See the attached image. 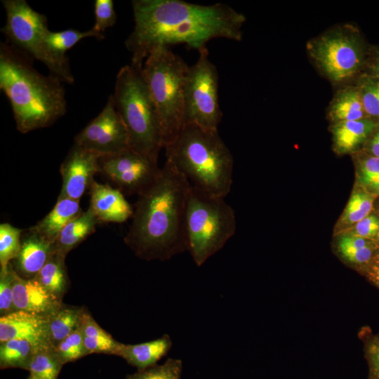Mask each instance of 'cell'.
<instances>
[{
    "label": "cell",
    "mask_w": 379,
    "mask_h": 379,
    "mask_svg": "<svg viewBox=\"0 0 379 379\" xmlns=\"http://www.w3.org/2000/svg\"><path fill=\"white\" fill-rule=\"evenodd\" d=\"M15 310L50 315L62 305L61 299L46 290L36 278L25 279L13 268Z\"/></svg>",
    "instance_id": "obj_15"
},
{
    "label": "cell",
    "mask_w": 379,
    "mask_h": 379,
    "mask_svg": "<svg viewBox=\"0 0 379 379\" xmlns=\"http://www.w3.org/2000/svg\"><path fill=\"white\" fill-rule=\"evenodd\" d=\"M0 344L1 368H20L28 370L37 345L22 339H13Z\"/></svg>",
    "instance_id": "obj_30"
},
{
    "label": "cell",
    "mask_w": 379,
    "mask_h": 379,
    "mask_svg": "<svg viewBox=\"0 0 379 379\" xmlns=\"http://www.w3.org/2000/svg\"><path fill=\"white\" fill-rule=\"evenodd\" d=\"M100 173L123 194L138 195L159 175L161 168L131 147L100 157Z\"/></svg>",
    "instance_id": "obj_11"
},
{
    "label": "cell",
    "mask_w": 379,
    "mask_h": 379,
    "mask_svg": "<svg viewBox=\"0 0 379 379\" xmlns=\"http://www.w3.org/2000/svg\"><path fill=\"white\" fill-rule=\"evenodd\" d=\"M74 141L75 144L101 156L130 147L128 134L112 95L99 114L75 136Z\"/></svg>",
    "instance_id": "obj_12"
},
{
    "label": "cell",
    "mask_w": 379,
    "mask_h": 379,
    "mask_svg": "<svg viewBox=\"0 0 379 379\" xmlns=\"http://www.w3.org/2000/svg\"><path fill=\"white\" fill-rule=\"evenodd\" d=\"M370 44L352 24L334 26L306 44L318 71L338 87L354 84L365 72Z\"/></svg>",
    "instance_id": "obj_7"
},
{
    "label": "cell",
    "mask_w": 379,
    "mask_h": 379,
    "mask_svg": "<svg viewBox=\"0 0 379 379\" xmlns=\"http://www.w3.org/2000/svg\"><path fill=\"white\" fill-rule=\"evenodd\" d=\"M191 184L168 160L138 195L124 241L140 258L165 260L187 251L185 213Z\"/></svg>",
    "instance_id": "obj_2"
},
{
    "label": "cell",
    "mask_w": 379,
    "mask_h": 379,
    "mask_svg": "<svg viewBox=\"0 0 379 379\" xmlns=\"http://www.w3.org/2000/svg\"><path fill=\"white\" fill-rule=\"evenodd\" d=\"M171 346L169 335L165 334L157 339L139 344L119 343L116 355L122 357L138 370H143L156 365L167 354Z\"/></svg>",
    "instance_id": "obj_21"
},
{
    "label": "cell",
    "mask_w": 379,
    "mask_h": 379,
    "mask_svg": "<svg viewBox=\"0 0 379 379\" xmlns=\"http://www.w3.org/2000/svg\"><path fill=\"white\" fill-rule=\"evenodd\" d=\"M376 199L377 197L354 185L347 204L335 225L333 236L344 232L371 213Z\"/></svg>",
    "instance_id": "obj_24"
},
{
    "label": "cell",
    "mask_w": 379,
    "mask_h": 379,
    "mask_svg": "<svg viewBox=\"0 0 379 379\" xmlns=\"http://www.w3.org/2000/svg\"><path fill=\"white\" fill-rule=\"evenodd\" d=\"M358 335L364 345L368 368V379H379V332L373 333L369 327L364 326Z\"/></svg>",
    "instance_id": "obj_33"
},
{
    "label": "cell",
    "mask_w": 379,
    "mask_h": 379,
    "mask_svg": "<svg viewBox=\"0 0 379 379\" xmlns=\"http://www.w3.org/2000/svg\"><path fill=\"white\" fill-rule=\"evenodd\" d=\"M79 328L88 354L104 353L116 355L119 342L102 329L84 309L81 315Z\"/></svg>",
    "instance_id": "obj_25"
},
{
    "label": "cell",
    "mask_w": 379,
    "mask_h": 379,
    "mask_svg": "<svg viewBox=\"0 0 379 379\" xmlns=\"http://www.w3.org/2000/svg\"><path fill=\"white\" fill-rule=\"evenodd\" d=\"M355 83L360 89L367 117L379 121V81L363 74Z\"/></svg>",
    "instance_id": "obj_34"
},
{
    "label": "cell",
    "mask_w": 379,
    "mask_h": 379,
    "mask_svg": "<svg viewBox=\"0 0 379 379\" xmlns=\"http://www.w3.org/2000/svg\"><path fill=\"white\" fill-rule=\"evenodd\" d=\"M361 149L370 155L379 158V128L370 135Z\"/></svg>",
    "instance_id": "obj_42"
},
{
    "label": "cell",
    "mask_w": 379,
    "mask_h": 379,
    "mask_svg": "<svg viewBox=\"0 0 379 379\" xmlns=\"http://www.w3.org/2000/svg\"><path fill=\"white\" fill-rule=\"evenodd\" d=\"M94 31L102 33L113 27L117 22V15L112 0H95L94 3Z\"/></svg>",
    "instance_id": "obj_38"
},
{
    "label": "cell",
    "mask_w": 379,
    "mask_h": 379,
    "mask_svg": "<svg viewBox=\"0 0 379 379\" xmlns=\"http://www.w3.org/2000/svg\"><path fill=\"white\" fill-rule=\"evenodd\" d=\"M89 194L88 208L99 222L123 223L132 218L133 206L119 189L94 180Z\"/></svg>",
    "instance_id": "obj_16"
},
{
    "label": "cell",
    "mask_w": 379,
    "mask_h": 379,
    "mask_svg": "<svg viewBox=\"0 0 379 379\" xmlns=\"http://www.w3.org/2000/svg\"><path fill=\"white\" fill-rule=\"evenodd\" d=\"M333 250L347 266L361 273L371 262L379 248L375 241L347 233L333 236Z\"/></svg>",
    "instance_id": "obj_19"
},
{
    "label": "cell",
    "mask_w": 379,
    "mask_h": 379,
    "mask_svg": "<svg viewBox=\"0 0 379 379\" xmlns=\"http://www.w3.org/2000/svg\"><path fill=\"white\" fill-rule=\"evenodd\" d=\"M54 251L53 242L48 241L30 227L26 232H22L20 249L13 260L15 265L13 270L23 278H34Z\"/></svg>",
    "instance_id": "obj_17"
},
{
    "label": "cell",
    "mask_w": 379,
    "mask_h": 379,
    "mask_svg": "<svg viewBox=\"0 0 379 379\" xmlns=\"http://www.w3.org/2000/svg\"><path fill=\"white\" fill-rule=\"evenodd\" d=\"M360 274L379 289V251L371 262Z\"/></svg>",
    "instance_id": "obj_41"
},
{
    "label": "cell",
    "mask_w": 379,
    "mask_h": 379,
    "mask_svg": "<svg viewBox=\"0 0 379 379\" xmlns=\"http://www.w3.org/2000/svg\"><path fill=\"white\" fill-rule=\"evenodd\" d=\"M99 222L90 208L69 222L60 232L54 242L55 251L66 255L89 235Z\"/></svg>",
    "instance_id": "obj_23"
},
{
    "label": "cell",
    "mask_w": 379,
    "mask_h": 379,
    "mask_svg": "<svg viewBox=\"0 0 379 379\" xmlns=\"http://www.w3.org/2000/svg\"><path fill=\"white\" fill-rule=\"evenodd\" d=\"M185 227L187 251L201 267L235 234V212L224 197L210 195L191 185Z\"/></svg>",
    "instance_id": "obj_8"
},
{
    "label": "cell",
    "mask_w": 379,
    "mask_h": 379,
    "mask_svg": "<svg viewBox=\"0 0 379 379\" xmlns=\"http://www.w3.org/2000/svg\"><path fill=\"white\" fill-rule=\"evenodd\" d=\"M182 361L178 359H168L161 365H154L127 377L126 379H180Z\"/></svg>",
    "instance_id": "obj_35"
},
{
    "label": "cell",
    "mask_w": 379,
    "mask_h": 379,
    "mask_svg": "<svg viewBox=\"0 0 379 379\" xmlns=\"http://www.w3.org/2000/svg\"><path fill=\"white\" fill-rule=\"evenodd\" d=\"M190 66L169 47H159L147 56L141 69L159 114L164 148L183 124L184 96Z\"/></svg>",
    "instance_id": "obj_6"
},
{
    "label": "cell",
    "mask_w": 379,
    "mask_h": 379,
    "mask_svg": "<svg viewBox=\"0 0 379 379\" xmlns=\"http://www.w3.org/2000/svg\"><path fill=\"white\" fill-rule=\"evenodd\" d=\"M355 168L354 185L379 197V158L360 149L352 155Z\"/></svg>",
    "instance_id": "obj_27"
},
{
    "label": "cell",
    "mask_w": 379,
    "mask_h": 379,
    "mask_svg": "<svg viewBox=\"0 0 379 379\" xmlns=\"http://www.w3.org/2000/svg\"><path fill=\"white\" fill-rule=\"evenodd\" d=\"M88 37L103 39L104 35L94 31L93 29L85 32L73 29L59 32H51L50 30L46 35V41L50 51L55 56L62 60H68L66 52L81 39Z\"/></svg>",
    "instance_id": "obj_31"
},
{
    "label": "cell",
    "mask_w": 379,
    "mask_h": 379,
    "mask_svg": "<svg viewBox=\"0 0 379 379\" xmlns=\"http://www.w3.org/2000/svg\"><path fill=\"white\" fill-rule=\"evenodd\" d=\"M326 117L330 124L368 117L356 83L338 88L327 107Z\"/></svg>",
    "instance_id": "obj_20"
},
{
    "label": "cell",
    "mask_w": 379,
    "mask_h": 379,
    "mask_svg": "<svg viewBox=\"0 0 379 379\" xmlns=\"http://www.w3.org/2000/svg\"><path fill=\"white\" fill-rule=\"evenodd\" d=\"M55 350L62 364L73 361L88 354L79 328L59 343Z\"/></svg>",
    "instance_id": "obj_36"
},
{
    "label": "cell",
    "mask_w": 379,
    "mask_h": 379,
    "mask_svg": "<svg viewBox=\"0 0 379 379\" xmlns=\"http://www.w3.org/2000/svg\"><path fill=\"white\" fill-rule=\"evenodd\" d=\"M378 128L379 121L370 117L330 124L333 151L338 155H352L362 148Z\"/></svg>",
    "instance_id": "obj_18"
},
{
    "label": "cell",
    "mask_w": 379,
    "mask_h": 379,
    "mask_svg": "<svg viewBox=\"0 0 379 379\" xmlns=\"http://www.w3.org/2000/svg\"><path fill=\"white\" fill-rule=\"evenodd\" d=\"M32 58L8 41L0 45V88L11 103L22 133L48 127L67 110L62 81L36 71Z\"/></svg>",
    "instance_id": "obj_3"
},
{
    "label": "cell",
    "mask_w": 379,
    "mask_h": 379,
    "mask_svg": "<svg viewBox=\"0 0 379 379\" xmlns=\"http://www.w3.org/2000/svg\"><path fill=\"white\" fill-rule=\"evenodd\" d=\"M100 157L74 143L60 166L62 187L58 198L80 201L100 173Z\"/></svg>",
    "instance_id": "obj_13"
},
{
    "label": "cell",
    "mask_w": 379,
    "mask_h": 379,
    "mask_svg": "<svg viewBox=\"0 0 379 379\" xmlns=\"http://www.w3.org/2000/svg\"><path fill=\"white\" fill-rule=\"evenodd\" d=\"M141 69L131 64L122 67L112 95L127 130L130 147L158 163L159 152L164 148L162 129Z\"/></svg>",
    "instance_id": "obj_5"
},
{
    "label": "cell",
    "mask_w": 379,
    "mask_h": 379,
    "mask_svg": "<svg viewBox=\"0 0 379 379\" xmlns=\"http://www.w3.org/2000/svg\"><path fill=\"white\" fill-rule=\"evenodd\" d=\"M364 74L379 81V45H370Z\"/></svg>",
    "instance_id": "obj_40"
},
{
    "label": "cell",
    "mask_w": 379,
    "mask_h": 379,
    "mask_svg": "<svg viewBox=\"0 0 379 379\" xmlns=\"http://www.w3.org/2000/svg\"><path fill=\"white\" fill-rule=\"evenodd\" d=\"M135 25L125 41L131 65L142 68L159 47L186 44L198 51L213 39L240 41L245 16L222 3L205 6L180 0H133Z\"/></svg>",
    "instance_id": "obj_1"
},
{
    "label": "cell",
    "mask_w": 379,
    "mask_h": 379,
    "mask_svg": "<svg viewBox=\"0 0 379 379\" xmlns=\"http://www.w3.org/2000/svg\"><path fill=\"white\" fill-rule=\"evenodd\" d=\"M199 53L197 62L190 66L186 78L183 124L218 131L222 117L218 99V72L209 59L206 47Z\"/></svg>",
    "instance_id": "obj_10"
},
{
    "label": "cell",
    "mask_w": 379,
    "mask_h": 379,
    "mask_svg": "<svg viewBox=\"0 0 379 379\" xmlns=\"http://www.w3.org/2000/svg\"><path fill=\"white\" fill-rule=\"evenodd\" d=\"M28 379H38V378H36L35 376L32 375H30V376L29 377Z\"/></svg>",
    "instance_id": "obj_44"
},
{
    "label": "cell",
    "mask_w": 379,
    "mask_h": 379,
    "mask_svg": "<svg viewBox=\"0 0 379 379\" xmlns=\"http://www.w3.org/2000/svg\"><path fill=\"white\" fill-rule=\"evenodd\" d=\"M15 311L13 304V267L0 270V313L1 316Z\"/></svg>",
    "instance_id": "obj_37"
},
{
    "label": "cell",
    "mask_w": 379,
    "mask_h": 379,
    "mask_svg": "<svg viewBox=\"0 0 379 379\" xmlns=\"http://www.w3.org/2000/svg\"><path fill=\"white\" fill-rule=\"evenodd\" d=\"M65 256L55 251L34 277L49 292L62 298L67 286Z\"/></svg>",
    "instance_id": "obj_28"
},
{
    "label": "cell",
    "mask_w": 379,
    "mask_h": 379,
    "mask_svg": "<svg viewBox=\"0 0 379 379\" xmlns=\"http://www.w3.org/2000/svg\"><path fill=\"white\" fill-rule=\"evenodd\" d=\"M378 232L379 218L376 213L372 212L343 233L350 234L375 241Z\"/></svg>",
    "instance_id": "obj_39"
},
{
    "label": "cell",
    "mask_w": 379,
    "mask_h": 379,
    "mask_svg": "<svg viewBox=\"0 0 379 379\" xmlns=\"http://www.w3.org/2000/svg\"><path fill=\"white\" fill-rule=\"evenodd\" d=\"M82 311L83 308L62 305L48 315V338L53 347L77 328Z\"/></svg>",
    "instance_id": "obj_26"
},
{
    "label": "cell",
    "mask_w": 379,
    "mask_h": 379,
    "mask_svg": "<svg viewBox=\"0 0 379 379\" xmlns=\"http://www.w3.org/2000/svg\"><path fill=\"white\" fill-rule=\"evenodd\" d=\"M22 230L9 223L0 225V270H6L18 255Z\"/></svg>",
    "instance_id": "obj_32"
},
{
    "label": "cell",
    "mask_w": 379,
    "mask_h": 379,
    "mask_svg": "<svg viewBox=\"0 0 379 379\" xmlns=\"http://www.w3.org/2000/svg\"><path fill=\"white\" fill-rule=\"evenodd\" d=\"M1 3L6 13L1 32L8 42L43 62L62 82L72 84L74 79L69 60L55 56L46 44V35L50 31L46 16L34 11L25 0H3Z\"/></svg>",
    "instance_id": "obj_9"
},
{
    "label": "cell",
    "mask_w": 379,
    "mask_h": 379,
    "mask_svg": "<svg viewBox=\"0 0 379 379\" xmlns=\"http://www.w3.org/2000/svg\"><path fill=\"white\" fill-rule=\"evenodd\" d=\"M82 212L80 201L58 198L52 210L31 228L54 243L62 229Z\"/></svg>",
    "instance_id": "obj_22"
},
{
    "label": "cell",
    "mask_w": 379,
    "mask_h": 379,
    "mask_svg": "<svg viewBox=\"0 0 379 379\" xmlns=\"http://www.w3.org/2000/svg\"><path fill=\"white\" fill-rule=\"evenodd\" d=\"M164 149L166 160L192 186L215 197L225 198L229 194L234 159L218 131L185 124Z\"/></svg>",
    "instance_id": "obj_4"
},
{
    "label": "cell",
    "mask_w": 379,
    "mask_h": 379,
    "mask_svg": "<svg viewBox=\"0 0 379 379\" xmlns=\"http://www.w3.org/2000/svg\"><path fill=\"white\" fill-rule=\"evenodd\" d=\"M48 321V315L22 310L1 316L0 343L13 339L27 340L37 345L49 343Z\"/></svg>",
    "instance_id": "obj_14"
},
{
    "label": "cell",
    "mask_w": 379,
    "mask_h": 379,
    "mask_svg": "<svg viewBox=\"0 0 379 379\" xmlns=\"http://www.w3.org/2000/svg\"><path fill=\"white\" fill-rule=\"evenodd\" d=\"M63 364L49 343L36 346L28 371L38 379H58Z\"/></svg>",
    "instance_id": "obj_29"
},
{
    "label": "cell",
    "mask_w": 379,
    "mask_h": 379,
    "mask_svg": "<svg viewBox=\"0 0 379 379\" xmlns=\"http://www.w3.org/2000/svg\"><path fill=\"white\" fill-rule=\"evenodd\" d=\"M376 214L378 215V216L379 218V207H378V208L377 210V213ZM375 243H376V244H377V246H378V247L379 248V232H378V236H377L376 239H375Z\"/></svg>",
    "instance_id": "obj_43"
}]
</instances>
